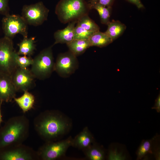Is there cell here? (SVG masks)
I'll list each match as a JSON object with an SVG mask.
<instances>
[{
	"instance_id": "6da1fadb",
	"label": "cell",
	"mask_w": 160,
	"mask_h": 160,
	"mask_svg": "<svg viewBox=\"0 0 160 160\" xmlns=\"http://www.w3.org/2000/svg\"><path fill=\"white\" fill-rule=\"evenodd\" d=\"M33 124L37 134L46 142L56 141L70 126L65 117L54 110L41 113L35 118Z\"/></svg>"
},
{
	"instance_id": "7a4b0ae2",
	"label": "cell",
	"mask_w": 160,
	"mask_h": 160,
	"mask_svg": "<svg viewBox=\"0 0 160 160\" xmlns=\"http://www.w3.org/2000/svg\"><path fill=\"white\" fill-rule=\"evenodd\" d=\"M29 129V121L25 115L10 118L0 128V150L23 144Z\"/></svg>"
},
{
	"instance_id": "3957f363",
	"label": "cell",
	"mask_w": 160,
	"mask_h": 160,
	"mask_svg": "<svg viewBox=\"0 0 160 160\" xmlns=\"http://www.w3.org/2000/svg\"><path fill=\"white\" fill-rule=\"evenodd\" d=\"M91 10L86 0H60L57 4L55 13L60 21L66 23L77 20L88 14Z\"/></svg>"
},
{
	"instance_id": "277c9868",
	"label": "cell",
	"mask_w": 160,
	"mask_h": 160,
	"mask_svg": "<svg viewBox=\"0 0 160 160\" xmlns=\"http://www.w3.org/2000/svg\"><path fill=\"white\" fill-rule=\"evenodd\" d=\"M52 47L43 49L33 59L30 70L35 78L44 80L49 77L54 71Z\"/></svg>"
},
{
	"instance_id": "5b68a950",
	"label": "cell",
	"mask_w": 160,
	"mask_h": 160,
	"mask_svg": "<svg viewBox=\"0 0 160 160\" xmlns=\"http://www.w3.org/2000/svg\"><path fill=\"white\" fill-rule=\"evenodd\" d=\"M73 140L70 137L64 140L46 142L37 151L38 159L55 160L61 158L72 145Z\"/></svg>"
},
{
	"instance_id": "8992f818",
	"label": "cell",
	"mask_w": 160,
	"mask_h": 160,
	"mask_svg": "<svg viewBox=\"0 0 160 160\" xmlns=\"http://www.w3.org/2000/svg\"><path fill=\"white\" fill-rule=\"evenodd\" d=\"M16 52L12 39L5 36L0 39V73L12 76L17 67Z\"/></svg>"
},
{
	"instance_id": "52a82bcc",
	"label": "cell",
	"mask_w": 160,
	"mask_h": 160,
	"mask_svg": "<svg viewBox=\"0 0 160 160\" xmlns=\"http://www.w3.org/2000/svg\"><path fill=\"white\" fill-rule=\"evenodd\" d=\"M2 28L4 36L12 39L17 34L28 37V24L21 16L10 14L2 20Z\"/></svg>"
},
{
	"instance_id": "ba28073f",
	"label": "cell",
	"mask_w": 160,
	"mask_h": 160,
	"mask_svg": "<svg viewBox=\"0 0 160 160\" xmlns=\"http://www.w3.org/2000/svg\"><path fill=\"white\" fill-rule=\"evenodd\" d=\"M49 10L42 1L23 7L21 16L28 25L37 26L47 20Z\"/></svg>"
},
{
	"instance_id": "9c48e42d",
	"label": "cell",
	"mask_w": 160,
	"mask_h": 160,
	"mask_svg": "<svg viewBox=\"0 0 160 160\" xmlns=\"http://www.w3.org/2000/svg\"><path fill=\"white\" fill-rule=\"evenodd\" d=\"M79 65L77 57L69 51L58 55L55 63L54 71L60 76L67 78L75 72Z\"/></svg>"
},
{
	"instance_id": "30bf717a",
	"label": "cell",
	"mask_w": 160,
	"mask_h": 160,
	"mask_svg": "<svg viewBox=\"0 0 160 160\" xmlns=\"http://www.w3.org/2000/svg\"><path fill=\"white\" fill-rule=\"evenodd\" d=\"M37 159V151L23 144L0 150V160Z\"/></svg>"
},
{
	"instance_id": "8fae6325",
	"label": "cell",
	"mask_w": 160,
	"mask_h": 160,
	"mask_svg": "<svg viewBox=\"0 0 160 160\" xmlns=\"http://www.w3.org/2000/svg\"><path fill=\"white\" fill-rule=\"evenodd\" d=\"M13 84L17 92L28 91L35 85V79L30 69L17 67L11 76Z\"/></svg>"
},
{
	"instance_id": "7c38bea8",
	"label": "cell",
	"mask_w": 160,
	"mask_h": 160,
	"mask_svg": "<svg viewBox=\"0 0 160 160\" xmlns=\"http://www.w3.org/2000/svg\"><path fill=\"white\" fill-rule=\"evenodd\" d=\"M17 92L11 76L0 73V101L11 102L15 97Z\"/></svg>"
},
{
	"instance_id": "4fadbf2b",
	"label": "cell",
	"mask_w": 160,
	"mask_h": 160,
	"mask_svg": "<svg viewBox=\"0 0 160 160\" xmlns=\"http://www.w3.org/2000/svg\"><path fill=\"white\" fill-rule=\"evenodd\" d=\"M77 20H74L68 23L64 29L57 31L54 33L55 42L53 45L57 44L69 43L74 39V30Z\"/></svg>"
},
{
	"instance_id": "5bb4252c",
	"label": "cell",
	"mask_w": 160,
	"mask_h": 160,
	"mask_svg": "<svg viewBox=\"0 0 160 160\" xmlns=\"http://www.w3.org/2000/svg\"><path fill=\"white\" fill-rule=\"evenodd\" d=\"M94 140L88 128L85 127L73 139L72 146L84 150L92 145Z\"/></svg>"
},
{
	"instance_id": "9a60e30c",
	"label": "cell",
	"mask_w": 160,
	"mask_h": 160,
	"mask_svg": "<svg viewBox=\"0 0 160 160\" xmlns=\"http://www.w3.org/2000/svg\"><path fill=\"white\" fill-rule=\"evenodd\" d=\"M23 94L18 97H15L14 100L24 113L28 112L33 107L35 103L34 96L28 91L23 92Z\"/></svg>"
},
{
	"instance_id": "2e32d148",
	"label": "cell",
	"mask_w": 160,
	"mask_h": 160,
	"mask_svg": "<svg viewBox=\"0 0 160 160\" xmlns=\"http://www.w3.org/2000/svg\"><path fill=\"white\" fill-rule=\"evenodd\" d=\"M108 28L105 32L113 41L119 37L126 29V26L118 20H113L107 25Z\"/></svg>"
},
{
	"instance_id": "e0dca14e",
	"label": "cell",
	"mask_w": 160,
	"mask_h": 160,
	"mask_svg": "<svg viewBox=\"0 0 160 160\" xmlns=\"http://www.w3.org/2000/svg\"><path fill=\"white\" fill-rule=\"evenodd\" d=\"M35 38H23V40L18 44L19 50L17 52L19 55H23L29 57L33 54L36 49Z\"/></svg>"
},
{
	"instance_id": "ac0fdd59",
	"label": "cell",
	"mask_w": 160,
	"mask_h": 160,
	"mask_svg": "<svg viewBox=\"0 0 160 160\" xmlns=\"http://www.w3.org/2000/svg\"><path fill=\"white\" fill-rule=\"evenodd\" d=\"M90 47H105L113 41L105 33L100 31L93 33L88 39Z\"/></svg>"
},
{
	"instance_id": "d6986e66",
	"label": "cell",
	"mask_w": 160,
	"mask_h": 160,
	"mask_svg": "<svg viewBox=\"0 0 160 160\" xmlns=\"http://www.w3.org/2000/svg\"><path fill=\"white\" fill-rule=\"evenodd\" d=\"M66 44L69 51L76 57L83 54L90 47L88 40L74 39Z\"/></svg>"
},
{
	"instance_id": "ffe728a7",
	"label": "cell",
	"mask_w": 160,
	"mask_h": 160,
	"mask_svg": "<svg viewBox=\"0 0 160 160\" xmlns=\"http://www.w3.org/2000/svg\"><path fill=\"white\" fill-rule=\"evenodd\" d=\"M89 4L91 9H94L98 12L101 23L107 25L110 21V18L112 7H106L96 3Z\"/></svg>"
},
{
	"instance_id": "44dd1931",
	"label": "cell",
	"mask_w": 160,
	"mask_h": 160,
	"mask_svg": "<svg viewBox=\"0 0 160 160\" xmlns=\"http://www.w3.org/2000/svg\"><path fill=\"white\" fill-rule=\"evenodd\" d=\"M77 25L90 31L95 32L99 31L98 25L89 16L88 14L85 15L78 19Z\"/></svg>"
},
{
	"instance_id": "7402d4cb",
	"label": "cell",
	"mask_w": 160,
	"mask_h": 160,
	"mask_svg": "<svg viewBox=\"0 0 160 160\" xmlns=\"http://www.w3.org/2000/svg\"><path fill=\"white\" fill-rule=\"evenodd\" d=\"M86 156L91 160H102L104 159V151L100 147L95 145H91L84 150Z\"/></svg>"
},
{
	"instance_id": "603a6c76",
	"label": "cell",
	"mask_w": 160,
	"mask_h": 160,
	"mask_svg": "<svg viewBox=\"0 0 160 160\" xmlns=\"http://www.w3.org/2000/svg\"><path fill=\"white\" fill-rule=\"evenodd\" d=\"M15 60L17 67L21 68H27L32 64L33 59L31 57L26 56H20L18 55L17 52L15 53Z\"/></svg>"
},
{
	"instance_id": "cb8c5ba5",
	"label": "cell",
	"mask_w": 160,
	"mask_h": 160,
	"mask_svg": "<svg viewBox=\"0 0 160 160\" xmlns=\"http://www.w3.org/2000/svg\"><path fill=\"white\" fill-rule=\"evenodd\" d=\"M94 32L89 31L76 25L74 30V39L88 40Z\"/></svg>"
},
{
	"instance_id": "d4e9b609",
	"label": "cell",
	"mask_w": 160,
	"mask_h": 160,
	"mask_svg": "<svg viewBox=\"0 0 160 160\" xmlns=\"http://www.w3.org/2000/svg\"><path fill=\"white\" fill-rule=\"evenodd\" d=\"M151 142L147 140L143 142L138 148L137 152V159H141L148 153L151 149Z\"/></svg>"
},
{
	"instance_id": "484cf974",
	"label": "cell",
	"mask_w": 160,
	"mask_h": 160,
	"mask_svg": "<svg viewBox=\"0 0 160 160\" xmlns=\"http://www.w3.org/2000/svg\"><path fill=\"white\" fill-rule=\"evenodd\" d=\"M9 0H0V14L4 16L9 14Z\"/></svg>"
},
{
	"instance_id": "4316f807",
	"label": "cell",
	"mask_w": 160,
	"mask_h": 160,
	"mask_svg": "<svg viewBox=\"0 0 160 160\" xmlns=\"http://www.w3.org/2000/svg\"><path fill=\"white\" fill-rule=\"evenodd\" d=\"M114 0H89L88 2L89 3H98L104 6L112 7Z\"/></svg>"
},
{
	"instance_id": "83f0119b",
	"label": "cell",
	"mask_w": 160,
	"mask_h": 160,
	"mask_svg": "<svg viewBox=\"0 0 160 160\" xmlns=\"http://www.w3.org/2000/svg\"><path fill=\"white\" fill-rule=\"evenodd\" d=\"M125 158L121 153H119L116 150L111 151L109 154L108 159L109 160H123Z\"/></svg>"
},
{
	"instance_id": "f1b7e54d",
	"label": "cell",
	"mask_w": 160,
	"mask_h": 160,
	"mask_svg": "<svg viewBox=\"0 0 160 160\" xmlns=\"http://www.w3.org/2000/svg\"><path fill=\"white\" fill-rule=\"evenodd\" d=\"M129 2L135 5L139 9H143L144 6L140 0H127Z\"/></svg>"
},
{
	"instance_id": "f546056e",
	"label": "cell",
	"mask_w": 160,
	"mask_h": 160,
	"mask_svg": "<svg viewBox=\"0 0 160 160\" xmlns=\"http://www.w3.org/2000/svg\"><path fill=\"white\" fill-rule=\"evenodd\" d=\"M152 109L156 110L158 112L160 111V95H158L155 100V104Z\"/></svg>"
},
{
	"instance_id": "4dcf8cb0",
	"label": "cell",
	"mask_w": 160,
	"mask_h": 160,
	"mask_svg": "<svg viewBox=\"0 0 160 160\" xmlns=\"http://www.w3.org/2000/svg\"><path fill=\"white\" fill-rule=\"evenodd\" d=\"M2 103V102L0 101V125L1 124V123L3 122V120L2 118V116L1 113V105Z\"/></svg>"
}]
</instances>
